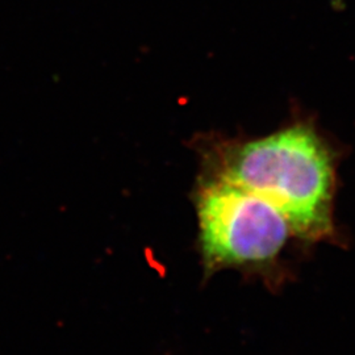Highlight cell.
<instances>
[{"label": "cell", "mask_w": 355, "mask_h": 355, "mask_svg": "<svg viewBox=\"0 0 355 355\" xmlns=\"http://www.w3.org/2000/svg\"><path fill=\"white\" fill-rule=\"evenodd\" d=\"M196 208L204 262L211 270L270 262L293 234L275 204L217 178L204 182Z\"/></svg>", "instance_id": "obj_2"}, {"label": "cell", "mask_w": 355, "mask_h": 355, "mask_svg": "<svg viewBox=\"0 0 355 355\" xmlns=\"http://www.w3.org/2000/svg\"><path fill=\"white\" fill-rule=\"evenodd\" d=\"M275 204L293 234L322 240L333 234L334 167L327 145L304 125L232 146L215 175Z\"/></svg>", "instance_id": "obj_1"}]
</instances>
